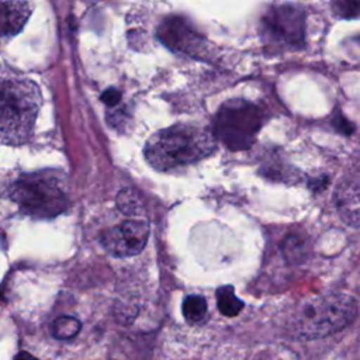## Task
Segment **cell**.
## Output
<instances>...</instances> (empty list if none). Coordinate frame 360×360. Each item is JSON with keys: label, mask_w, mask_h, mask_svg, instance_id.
<instances>
[{"label": "cell", "mask_w": 360, "mask_h": 360, "mask_svg": "<svg viewBox=\"0 0 360 360\" xmlns=\"http://www.w3.org/2000/svg\"><path fill=\"white\" fill-rule=\"evenodd\" d=\"M215 149V136L205 127L176 124L155 132L145 143V158L156 170L198 162Z\"/></svg>", "instance_id": "6da1fadb"}, {"label": "cell", "mask_w": 360, "mask_h": 360, "mask_svg": "<svg viewBox=\"0 0 360 360\" xmlns=\"http://www.w3.org/2000/svg\"><path fill=\"white\" fill-rule=\"evenodd\" d=\"M357 305L352 295L329 292L302 302L288 322L297 339H321L345 329L356 318Z\"/></svg>", "instance_id": "7a4b0ae2"}, {"label": "cell", "mask_w": 360, "mask_h": 360, "mask_svg": "<svg viewBox=\"0 0 360 360\" xmlns=\"http://www.w3.org/2000/svg\"><path fill=\"white\" fill-rule=\"evenodd\" d=\"M41 105L37 83L27 77H4L0 90L1 143L17 146L27 142Z\"/></svg>", "instance_id": "3957f363"}, {"label": "cell", "mask_w": 360, "mask_h": 360, "mask_svg": "<svg viewBox=\"0 0 360 360\" xmlns=\"http://www.w3.org/2000/svg\"><path fill=\"white\" fill-rule=\"evenodd\" d=\"M8 197L25 215L37 219L53 218L68 207L66 179L53 169L24 173L10 184Z\"/></svg>", "instance_id": "277c9868"}, {"label": "cell", "mask_w": 360, "mask_h": 360, "mask_svg": "<svg viewBox=\"0 0 360 360\" xmlns=\"http://www.w3.org/2000/svg\"><path fill=\"white\" fill-rule=\"evenodd\" d=\"M266 117L262 108L245 100L224 103L214 118V136L231 150L250 148Z\"/></svg>", "instance_id": "5b68a950"}, {"label": "cell", "mask_w": 360, "mask_h": 360, "mask_svg": "<svg viewBox=\"0 0 360 360\" xmlns=\"http://www.w3.org/2000/svg\"><path fill=\"white\" fill-rule=\"evenodd\" d=\"M263 34L266 42L281 48H298L304 44L305 14L292 4L276 6L263 17Z\"/></svg>", "instance_id": "8992f818"}, {"label": "cell", "mask_w": 360, "mask_h": 360, "mask_svg": "<svg viewBox=\"0 0 360 360\" xmlns=\"http://www.w3.org/2000/svg\"><path fill=\"white\" fill-rule=\"evenodd\" d=\"M149 224L145 219L129 218L107 228L100 233L104 249L117 257H128L141 253L148 242Z\"/></svg>", "instance_id": "52a82bcc"}, {"label": "cell", "mask_w": 360, "mask_h": 360, "mask_svg": "<svg viewBox=\"0 0 360 360\" xmlns=\"http://www.w3.org/2000/svg\"><path fill=\"white\" fill-rule=\"evenodd\" d=\"M158 38L172 51L190 56H201L207 48L205 38L180 15L165 18L158 28Z\"/></svg>", "instance_id": "ba28073f"}, {"label": "cell", "mask_w": 360, "mask_h": 360, "mask_svg": "<svg viewBox=\"0 0 360 360\" xmlns=\"http://www.w3.org/2000/svg\"><path fill=\"white\" fill-rule=\"evenodd\" d=\"M333 201L340 219L349 226H360V180L346 179L335 190Z\"/></svg>", "instance_id": "9c48e42d"}, {"label": "cell", "mask_w": 360, "mask_h": 360, "mask_svg": "<svg viewBox=\"0 0 360 360\" xmlns=\"http://www.w3.org/2000/svg\"><path fill=\"white\" fill-rule=\"evenodd\" d=\"M31 14L28 1H1L0 3V32L8 38L21 31Z\"/></svg>", "instance_id": "30bf717a"}, {"label": "cell", "mask_w": 360, "mask_h": 360, "mask_svg": "<svg viewBox=\"0 0 360 360\" xmlns=\"http://www.w3.org/2000/svg\"><path fill=\"white\" fill-rule=\"evenodd\" d=\"M217 305L224 316L232 318L242 311L243 301L236 297L232 285H222L217 290Z\"/></svg>", "instance_id": "8fae6325"}, {"label": "cell", "mask_w": 360, "mask_h": 360, "mask_svg": "<svg viewBox=\"0 0 360 360\" xmlns=\"http://www.w3.org/2000/svg\"><path fill=\"white\" fill-rule=\"evenodd\" d=\"M117 207L121 212L131 217H139L145 212V204L139 193L132 188H122L115 198Z\"/></svg>", "instance_id": "7c38bea8"}, {"label": "cell", "mask_w": 360, "mask_h": 360, "mask_svg": "<svg viewBox=\"0 0 360 360\" xmlns=\"http://www.w3.org/2000/svg\"><path fill=\"white\" fill-rule=\"evenodd\" d=\"M283 253L290 263H302L309 256L308 240L298 235H290L283 243Z\"/></svg>", "instance_id": "4fadbf2b"}, {"label": "cell", "mask_w": 360, "mask_h": 360, "mask_svg": "<svg viewBox=\"0 0 360 360\" xmlns=\"http://www.w3.org/2000/svg\"><path fill=\"white\" fill-rule=\"evenodd\" d=\"M207 301L201 295H188L181 304V312L188 323H200L207 316Z\"/></svg>", "instance_id": "5bb4252c"}, {"label": "cell", "mask_w": 360, "mask_h": 360, "mask_svg": "<svg viewBox=\"0 0 360 360\" xmlns=\"http://www.w3.org/2000/svg\"><path fill=\"white\" fill-rule=\"evenodd\" d=\"M80 328H82V323L79 319H76L75 316L63 315V316H58L52 322L51 330L53 338L59 340H69L79 333Z\"/></svg>", "instance_id": "9a60e30c"}, {"label": "cell", "mask_w": 360, "mask_h": 360, "mask_svg": "<svg viewBox=\"0 0 360 360\" xmlns=\"http://www.w3.org/2000/svg\"><path fill=\"white\" fill-rule=\"evenodd\" d=\"M100 98H101V101H103L107 107L114 108V107L118 105L120 101H121V93H120L117 89L110 87V89H107V90L103 91V94H101Z\"/></svg>", "instance_id": "2e32d148"}, {"label": "cell", "mask_w": 360, "mask_h": 360, "mask_svg": "<svg viewBox=\"0 0 360 360\" xmlns=\"http://www.w3.org/2000/svg\"><path fill=\"white\" fill-rule=\"evenodd\" d=\"M14 360H38V359L34 357L32 354H30L28 352H20L15 354Z\"/></svg>", "instance_id": "e0dca14e"}]
</instances>
